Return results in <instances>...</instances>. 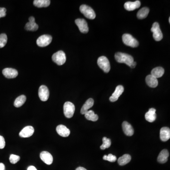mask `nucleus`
<instances>
[{"mask_svg": "<svg viewBox=\"0 0 170 170\" xmlns=\"http://www.w3.org/2000/svg\"><path fill=\"white\" fill-rule=\"evenodd\" d=\"M115 58L117 62L119 63H125L129 67H130L132 62L134 61V59L131 56L125 53L120 52L116 53L115 55Z\"/></svg>", "mask_w": 170, "mask_h": 170, "instance_id": "1", "label": "nucleus"}, {"mask_svg": "<svg viewBox=\"0 0 170 170\" xmlns=\"http://www.w3.org/2000/svg\"><path fill=\"white\" fill-rule=\"evenodd\" d=\"M122 38H123V41L124 44L129 46L133 48L137 47L139 45L138 41L130 34H124Z\"/></svg>", "mask_w": 170, "mask_h": 170, "instance_id": "2", "label": "nucleus"}, {"mask_svg": "<svg viewBox=\"0 0 170 170\" xmlns=\"http://www.w3.org/2000/svg\"><path fill=\"white\" fill-rule=\"evenodd\" d=\"M80 12L88 19L93 20L95 18V13L92 8L86 5H81Z\"/></svg>", "mask_w": 170, "mask_h": 170, "instance_id": "3", "label": "nucleus"}, {"mask_svg": "<svg viewBox=\"0 0 170 170\" xmlns=\"http://www.w3.org/2000/svg\"><path fill=\"white\" fill-rule=\"evenodd\" d=\"M97 64L105 73H108L111 69L110 62L105 56H101L98 59Z\"/></svg>", "mask_w": 170, "mask_h": 170, "instance_id": "4", "label": "nucleus"}, {"mask_svg": "<svg viewBox=\"0 0 170 170\" xmlns=\"http://www.w3.org/2000/svg\"><path fill=\"white\" fill-rule=\"evenodd\" d=\"M75 107L73 103L70 102H65L63 106L64 115L68 118L73 116L75 112Z\"/></svg>", "mask_w": 170, "mask_h": 170, "instance_id": "5", "label": "nucleus"}, {"mask_svg": "<svg viewBox=\"0 0 170 170\" xmlns=\"http://www.w3.org/2000/svg\"><path fill=\"white\" fill-rule=\"evenodd\" d=\"M151 31L153 32V36L156 41H160L163 39V35L158 23L155 22L153 24Z\"/></svg>", "mask_w": 170, "mask_h": 170, "instance_id": "6", "label": "nucleus"}, {"mask_svg": "<svg viewBox=\"0 0 170 170\" xmlns=\"http://www.w3.org/2000/svg\"><path fill=\"white\" fill-rule=\"evenodd\" d=\"M52 60L57 65H63L66 61V55L63 51H59L53 55Z\"/></svg>", "mask_w": 170, "mask_h": 170, "instance_id": "7", "label": "nucleus"}, {"mask_svg": "<svg viewBox=\"0 0 170 170\" xmlns=\"http://www.w3.org/2000/svg\"><path fill=\"white\" fill-rule=\"evenodd\" d=\"M52 41V37L48 35L41 36L36 41V44L40 47H45L48 46Z\"/></svg>", "mask_w": 170, "mask_h": 170, "instance_id": "8", "label": "nucleus"}, {"mask_svg": "<svg viewBox=\"0 0 170 170\" xmlns=\"http://www.w3.org/2000/svg\"><path fill=\"white\" fill-rule=\"evenodd\" d=\"M38 95L40 100L42 101H46L49 97V91L46 86L42 85L38 90Z\"/></svg>", "mask_w": 170, "mask_h": 170, "instance_id": "9", "label": "nucleus"}, {"mask_svg": "<svg viewBox=\"0 0 170 170\" xmlns=\"http://www.w3.org/2000/svg\"><path fill=\"white\" fill-rule=\"evenodd\" d=\"M75 23L79 27V30L81 33H87L89 28L88 23L84 19H78L75 20Z\"/></svg>", "mask_w": 170, "mask_h": 170, "instance_id": "10", "label": "nucleus"}, {"mask_svg": "<svg viewBox=\"0 0 170 170\" xmlns=\"http://www.w3.org/2000/svg\"><path fill=\"white\" fill-rule=\"evenodd\" d=\"M2 74L8 79L16 78L18 75V72L16 70L13 68H5L2 70Z\"/></svg>", "mask_w": 170, "mask_h": 170, "instance_id": "11", "label": "nucleus"}, {"mask_svg": "<svg viewBox=\"0 0 170 170\" xmlns=\"http://www.w3.org/2000/svg\"><path fill=\"white\" fill-rule=\"evenodd\" d=\"M124 88L122 85H119L116 88L112 96L110 97V101L112 102H115L118 99L119 97L123 93Z\"/></svg>", "mask_w": 170, "mask_h": 170, "instance_id": "12", "label": "nucleus"}, {"mask_svg": "<svg viewBox=\"0 0 170 170\" xmlns=\"http://www.w3.org/2000/svg\"><path fill=\"white\" fill-rule=\"evenodd\" d=\"M34 128L31 126L25 127L20 132L19 135L22 138H29L33 135L34 133Z\"/></svg>", "mask_w": 170, "mask_h": 170, "instance_id": "13", "label": "nucleus"}, {"mask_svg": "<svg viewBox=\"0 0 170 170\" xmlns=\"http://www.w3.org/2000/svg\"><path fill=\"white\" fill-rule=\"evenodd\" d=\"M25 29L28 31H35L38 28V26L35 22V19L34 17H30L29 18V22L26 25Z\"/></svg>", "mask_w": 170, "mask_h": 170, "instance_id": "14", "label": "nucleus"}, {"mask_svg": "<svg viewBox=\"0 0 170 170\" xmlns=\"http://www.w3.org/2000/svg\"><path fill=\"white\" fill-rule=\"evenodd\" d=\"M40 158L46 164L50 165L53 163V158L52 155L47 151H43L40 155Z\"/></svg>", "mask_w": 170, "mask_h": 170, "instance_id": "15", "label": "nucleus"}, {"mask_svg": "<svg viewBox=\"0 0 170 170\" xmlns=\"http://www.w3.org/2000/svg\"><path fill=\"white\" fill-rule=\"evenodd\" d=\"M160 138L163 142H166L170 138V129L168 127H163L160 131Z\"/></svg>", "mask_w": 170, "mask_h": 170, "instance_id": "16", "label": "nucleus"}, {"mask_svg": "<svg viewBox=\"0 0 170 170\" xmlns=\"http://www.w3.org/2000/svg\"><path fill=\"white\" fill-rule=\"evenodd\" d=\"M56 131L60 136L67 137L70 134V130L63 125H59L56 127Z\"/></svg>", "mask_w": 170, "mask_h": 170, "instance_id": "17", "label": "nucleus"}, {"mask_svg": "<svg viewBox=\"0 0 170 170\" xmlns=\"http://www.w3.org/2000/svg\"><path fill=\"white\" fill-rule=\"evenodd\" d=\"M141 5V3L139 1H136L134 2H128L124 4V8L126 10L128 11H134L136 9L139 8Z\"/></svg>", "mask_w": 170, "mask_h": 170, "instance_id": "18", "label": "nucleus"}, {"mask_svg": "<svg viewBox=\"0 0 170 170\" xmlns=\"http://www.w3.org/2000/svg\"><path fill=\"white\" fill-rule=\"evenodd\" d=\"M156 112V109L153 108H150L149 111L145 114L146 120L149 123L154 122L157 118Z\"/></svg>", "mask_w": 170, "mask_h": 170, "instance_id": "19", "label": "nucleus"}, {"mask_svg": "<svg viewBox=\"0 0 170 170\" xmlns=\"http://www.w3.org/2000/svg\"><path fill=\"white\" fill-rule=\"evenodd\" d=\"M123 130L126 135L131 136L134 134V129L132 126L127 122H124L122 124Z\"/></svg>", "mask_w": 170, "mask_h": 170, "instance_id": "20", "label": "nucleus"}, {"mask_svg": "<svg viewBox=\"0 0 170 170\" xmlns=\"http://www.w3.org/2000/svg\"><path fill=\"white\" fill-rule=\"evenodd\" d=\"M146 82L149 87L152 88H156L158 84V79L154 76H152L151 74L147 76Z\"/></svg>", "mask_w": 170, "mask_h": 170, "instance_id": "21", "label": "nucleus"}, {"mask_svg": "<svg viewBox=\"0 0 170 170\" xmlns=\"http://www.w3.org/2000/svg\"><path fill=\"white\" fill-rule=\"evenodd\" d=\"M94 104V101L92 98H90L87 100L85 103L84 104L81 109V114H85L88 111H89V109H90Z\"/></svg>", "mask_w": 170, "mask_h": 170, "instance_id": "22", "label": "nucleus"}, {"mask_svg": "<svg viewBox=\"0 0 170 170\" xmlns=\"http://www.w3.org/2000/svg\"><path fill=\"white\" fill-rule=\"evenodd\" d=\"M169 156V152L166 149H163L160 153L158 158V161L161 163H165L168 160Z\"/></svg>", "mask_w": 170, "mask_h": 170, "instance_id": "23", "label": "nucleus"}, {"mask_svg": "<svg viewBox=\"0 0 170 170\" xmlns=\"http://www.w3.org/2000/svg\"><path fill=\"white\" fill-rule=\"evenodd\" d=\"M164 73V70L163 69V68L162 67H158L154 68L152 70L151 75L158 79L162 77Z\"/></svg>", "mask_w": 170, "mask_h": 170, "instance_id": "24", "label": "nucleus"}, {"mask_svg": "<svg viewBox=\"0 0 170 170\" xmlns=\"http://www.w3.org/2000/svg\"><path fill=\"white\" fill-rule=\"evenodd\" d=\"M51 1L49 0H35L33 4L36 7L38 8L48 7L50 4Z\"/></svg>", "mask_w": 170, "mask_h": 170, "instance_id": "25", "label": "nucleus"}, {"mask_svg": "<svg viewBox=\"0 0 170 170\" xmlns=\"http://www.w3.org/2000/svg\"><path fill=\"white\" fill-rule=\"evenodd\" d=\"M131 158L129 154L123 155L122 157L119 158L118 160L119 164L121 166L126 165L131 161Z\"/></svg>", "mask_w": 170, "mask_h": 170, "instance_id": "26", "label": "nucleus"}, {"mask_svg": "<svg viewBox=\"0 0 170 170\" xmlns=\"http://www.w3.org/2000/svg\"><path fill=\"white\" fill-rule=\"evenodd\" d=\"M26 99V96L24 95H20L19 97H17L14 103L15 107H17V108L21 107L25 103Z\"/></svg>", "mask_w": 170, "mask_h": 170, "instance_id": "27", "label": "nucleus"}, {"mask_svg": "<svg viewBox=\"0 0 170 170\" xmlns=\"http://www.w3.org/2000/svg\"><path fill=\"white\" fill-rule=\"evenodd\" d=\"M85 117L87 120L93 121V122L97 121L98 119V115L95 114L94 111L92 110L88 111L86 114H85Z\"/></svg>", "mask_w": 170, "mask_h": 170, "instance_id": "28", "label": "nucleus"}, {"mask_svg": "<svg viewBox=\"0 0 170 170\" xmlns=\"http://www.w3.org/2000/svg\"><path fill=\"white\" fill-rule=\"evenodd\" d=\"M149 12V9L147 7H144L140 9L137 13V17L139 19H144L147 18Z\"/></svg>", "mask_w": 170, "mask_h": 170, "instance_id": "29", "label": "nucleus"}, {"mask_svg": "<svg viewBox=\"0 0 170 170\" xmlns=\"http://www.w3.org/2000/svg\"><path fill=\"white\" fill-rule=\"evenodd\" d=\"M111 145V140L109 138L106 137H104L103 138V144L100 147V148L102 150H104L108 148Z\"/></svg>", "mask_w": 170, "mask_h": 170, "instance_id": "30", "label": "nucleus"}, {"mask_svg": "<svg viewBox=\"0 0 170 170\" xmlns=\"http://www.w3.org/2000/svg\"><path fill=\"white\" fill-rule=\"evenodd\" d=\"M7 42V36L5 34H0V48L5 46Z\"/></svg>", "mask_w": 170, "mask_h": 170, "instance_id": "31", "label": "nucleus"}, {"mask_svg": "<svg viewBox=\"0 0 170 170\" xmlns=\"http://www.w3.org/2000/svg\"><path fill=\"white\" fill-rule=\"evenodd\" d=\"M103 159L104 160L108 161L110 162H114L116 161L117 158L116 156L110 154L108 156L104 155L103 157Z\"/></svg>", "mask_w": 170, "mask_h": 170, "instance_id": "32", "label": "nucleus"}, {"mask_svg": "<svg viewBox=\"0 0 170 170\" xmlns=\"http://www.w3.org/2000/svg\"><path fill=\"white\" fill-rule=\"evenodd\" d=\"M20 158H20V156L12 154L10 156V161L12 164H15V163H17L18 162L20 161Z\"/></svg>", "mask_w": 170, "mask_h": 170, "instance_id": "33", "label": "nucleus"}, {"mask_svg": "<svg viewBox=\"0 0 170 170\" xmlns=\"http://www.w3.org/2000/svg\"><path fill=\"white\" fill-rule=\"evenodd\" d=\"M5 146V141L4 138L0 135V149L4 148Z\"/></svg>", "mask_w": 170, "mask_h": 170, "instance_id": "34", "label": "nucleus"}, {"mask_svg": "<svg viewBox=\"0 0 170 170\" xmlns=\"http://www.w3.org/2000/svg\"><path fill=\"white\" fill-rule=\"evenodd\" d=\"M6 9L5 8H0V18L6 16Z\"/></svg>", "mask_w": 170, "mask_h": 170, "instance_id": "35", "label": "nucleus"}, {"mask_svg": "<svg viewBox=\"0 0 170 170\" xmlns=\"http://www.w3.org/2000/svg\"><path fill=\"white\" fill-rule=\"evenodd\" d=\"M0 170H5V165L3 163H0Z\"/></svg>", "mask_w": 170, "mask_h": 170, "instance_id": "36", "label": "nucleus"}, {"mask_svg": "<svg viewBox=\"0 0 170 170\" xmlns=\"http://www.w3.org/2000/svg\"><path fill=\"white\" fill-rule=\"evenodd\" d=\"M27 170H37L36 168L34 166H29Z\"/></svg>", "mask_w": 170, "mask_h": 170, "instance_id": "37", "label": "nucleus"}, {"mask_svg": "<svg viewBox=\"0 0 170 170\" xmlns=\"http://www.w3.org/2000/svg\"><path fill=\"white\" fill-rule=\"evenodd\" d=\"M136 64H137L136 62H135V61H133V62H132V64H131V66H130V67H131V68H135V67H136Z\"/></svg>", "mask_w": 170, "mask_h": 170, "instance_id": "38", "label": "nucleus"}, {"mask_svg": "<svg viewBox=\"0 0 170 170\" xmlns=\"http://www.w3.org/2000/svg\"><path fill=\"white\" fill-rule=\"evenodd\" d=\"M76 170H87V169L82 167H79L76 169Z\"/></svg>", "mask_w": 170, "mask_h": 170, "instance_id": "39", "label": "nucleus"}, {"mask_svg": "<svg viewBox=\"0 0 170 170\" xmlns=\"http://www.w3.org/2000/svg\"><path fill=\"white\" fill-rule=\"evenodd\" d=\"M169 23H170V18H169Z\"/></svg>", "mask_w": 170, "mask_h": 170, "instance_id": "40", "label": "nucleus"}]
</instances>
